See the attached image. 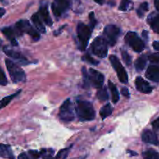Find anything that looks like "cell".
<instances>
[{
    "label": "cell",
    "instance_id": "obj_14",
    "mask_svg": "<svg viewBox=\"0 0 159 159\" xmlns=\"http://www.w3.org/2000/svg\"><path fill=\"white\" fill-rule=\"evenodd\" d=\"M3 51L7 56L11 57L12 59L18 60V62H20V63L23 64V65H26V64L28 63V61L27 60V59H26V58L21 54V53L15 51V50L8 48L7 47H5V48H4Z\"/></svg>",
    "mask_w": 159,
    "mask_h": 159
},
{
    "label": "cell",
    "instance_id": "obj_25",
    "mask_svg": "<svg viewBox=\"0 0 159 159\" xmlns=\"http://www.w3.org/2000/svg\"><path fill=\"white\" fill-rule=\"evenodd\" d=\"M143 159H159V154L154 150H148L143 154Z\"/></svg>",
    "mask_w": 159,
    "mask_h": 159
},
{
    "label": "cell",
    "instance_id": "obj_7",
    "mask_svg": "<svg viewBox=\"0 0 159 159\" xmlns=\"http://www.w3.org/2000/svg\"><path fill=\"white\" fill-rule=\"evenodd\" d=\"M59 118L63 122H71L74 119V112H73V105L70 99H67L59 110Z\"/></svg>",
    "mask_w": 159,
    "mask_h": 159
},
{
    "label": "cell",
    "instance_id": "obj_41",
    "mask_svg": "<svg viewBox=\"0 0 159 159\" xmlns=\"http://www.w3.org/2000/svg\"><path fill=\"white\" fill-rule=\"evenodd\" d=\"M153 47L155 50L157 51H159V42H154L153 43Z\"/></svg>",
    "mask_w": 159,
    "mask_h": 159
},
{
    "label": "cell",
    "instance_id": "obj_38",
    "mask_svg": "<svg viewBox=\"0 0 159 159\" xmlns=\"http://www.w3.org/2000/svg\"><path fill=\"white\" fill-rule=\"evenodd\" d=\"M42 154H43V159H56L52 156V154H45V150H43L42 151Z\"/></svg>",
    "mask_w": 159,
    "mask_h": 159
},
{
    "label": "cell",
    "instance_id": "obj_26",
    "mask_svg": "<svg viewBox=\"0 0 159 159\" xmlns=\"http://www.w3.org/2000/svg\"><path fill=\"white\" fill-rule=\"evenodd\" d=\"M97 98L98 100L104 102V101L108 100V94L107 92V89L105 88L102 87V88L98 90V91L97 92Z\"/></svg>",
    "mask_w": 159,
    "mask_h": 159
},
{
    "label": "cell",
    "instance_id": "obj_42",
    "mask_svg": "<svg viewBox=\"0 0 159 159\" xmlns=\"http://www.w3.org/2000/svg\"><path fill=\"white\" fill-rule=\"evenodd\" d=\"M154 7L156 10L159 12V0H154Z\"/></svg>",
    "mask_w": 159,
    "mask_h": 159
},
{
    "label": "cell",
    "instance_id": "obj_10",
    "mask_svg": "<svg viewBox=\"0 0 159 159\" xmlns=\"http://www.w3.org/2000/svg\"><path fill=\"white\" fill-rule=\"evenodd\" d=\"M71 7L70 0H54L52 4V10L56 16L59 17Z\"/></svg>",
    "mask_w": 159,
    "mask_h": 159
},
{
    "label": "cell",
    "instance_id": "obj_29",
    "mask_svg": "<svg viewBox=\"0 0 159 159\" xmlns=\"http://www.w3.org/2000/svg\"><path fill=\"white\" fill-rule=\"evenodd\" d=\"M82 73H83V82H84V86L85 88H88L90 85V79H89V74L87 72V70L85 67H83L82 69Z\"/></svg>",
    "mask_w": 159,
    "mask_h": 159
},
{
    "label": "cell",
    "instance_id": "obj_17",
    "mask_svg": "<svg viewBox=\"0 0 159 159\" xmlns=\"http://www.w3.org/2000/svg\"><path fill=\"white\" fill-rule=\"evenodd\" d=\"M148 23L155 33L159 34V13H152L148 16Z\"/></svg>",
    "mask_w": 159,
    "mask_h": 159
},
{
    "label": "cell",
    "instance_id": "obj_34",
    "mask_svg": "<svg viewBox=\"0 0 159 159\" xmlns=\"http://www.w3.org/2000/svg\"><path fill=\"white\" fill-rule=\"evenodd\" d=\"M148 59H149L151 62H154V63H157V62H159V52L150 55V56H148Z\"/></svg>",
    "mask_w": 159,
    "mask_h": 159
},
{
    "label": "cell",
    "instance_id": "obj_18",
    "mask_svg": "<svg viewBox=\"0 0 159 159\" xmlns=\"http://www.w3.org/2000/svg\"><path fill=\"white\" fill-rule=\"evenodd\" d=\"M1 31L7 37V39L10 40V42H11L13 46H16L18 45L16 38H15V31L12 27H4L1 30Z\"/></svg>",
    "mask_w": 159,
    "mask_h": 159
},
{
    "label": "cell",
    "instance_id": "obj_37",
    "mask_svg": "<svg viewBox=\"0 0 159 159\" xmlns=\"http://www.w3.org/2000/svg\"><path fill=\"white\" fill-rule=\"evenodd\" d=\"M152 127H153V129H155V130H158L159 129V118H157V119H155V120L153 122Z\"/></svg>",
    "mask_w": 159,
    "mask_h": 159
},
{
    "label": "cell",
    "instance_id": "obj_35",
    "mask_svg": "<svg viewBox=\"0 0 159 159\" xmlns=\"http://www.w3.org/2000/svg\"><path fill=\"white\" fill-rule=\"evenodd\" d=\"M89 20H90V24H91V28H94L95 27L96 24H97V21H96L95 18H94V13H91L89 14Z\"/></svg>",
    "mask_w": 159,
    "mask_h": 159
},
{
    "label": "cell",
    "instance_id": "obj_21",
    "mask_svg": "<svg viewBox=\"0 0 159 159\" xmlns=\"http://www.w3.org/2000/svg\"><path fill=\"white\" fill-rule=\"evenodd\" d=\"M108 88H109L110 91L111 93V98H112V102L113 103H117L119 102V91H118L117 88L115 86L114 84L111 81V80H108Z\"/></svg>",
    "mask_w": 159,
    "mask_h": 159
},
{
    "label": "cell",
    "instance_id": "obj_2",
    "mask_svg": "<svg viewBox=\"0 0 159 159\" xmlns=\"http://www.w3.org/2000/svg\"><path fill=\"white\" fill-rule=\"evenodd\" d=\"M93 29L88 25H85L83 23L78 24L76 27V34L79 40V48L81 51H84L88 45L91 32Z\"/></svg>",
    "mask_w": 159,
    "mask_h": 159
},
{
    "label": "cell",
    "instance_id": "obj_43",
    "mask_svg": "<svg viewBox=\"0 0 159 159\" xmlns=\"http://www.w3.org/2000/svg\"><path fill=\"white\" fill-rule=\"evenodd\" d=\"M105 0H94V2H95L96 3L99 4V5H103V4L105 3Z\"/></svg>",
    "mask_w": 159,
    "mask_h": 159
},
{
    "label": "cell",
    "instance_id": "obj_11",
    "mask_svg": "<svg viewBox=\"0 0 159 159\" xmlns=\"http://www.w3.org/2000/svg\"><path fill=\"white\" fill-rule=\"evenodd\" d=\"M89 79L90 83L92 84V86L95 88H102L104 84V77L103 74L100 72L94 70V69H90L89 70Z\"/></svg>",
    "mask_w": 159,
    "mask_h": 159
},
{
    "label": "cell",
    "instance_id": "obj_30",
    "mask_svg": "<svg viewBox=\"0 0 159 159\" xmlns=\"http://www.w3.org/2000/svg\"><path fill=\"white\" fill-rule=\"evenodd\" d=\"M82 59H83L84 62H88V63L91 64V65H98L99 63L98 61H97L96 59H94V58L91 57L89 54H86L82 57Z\"/></svg>",
    "mask_w": 159,
    "mask_h": 159
},
{
    "label": "cell",
    "instance_id": "obj_19",
    "mask_svg": "<svg viewBox=\"0 0 159 159\" xmlns=\"http://www.w3.org/2000/svg\"><path fill=\"white\" fill-rule=\"evenodd\" d=\"M31 20L38 31H40L41 33H45V27L43 24V23H42V19L38 16V13H34L31 16Z\"/></svg>",
    "mask_w": 159,
    "mask_h": 159
},
{
    "label": "cell",
    "instance_id": "obj_20",
    "mask_svg": "<svg viewBox=\"0 0 159 159\" xmlns=\"http://www.w3.org/2000/svg\"><path fill=\"white\" fill-rule=\"evenodd\" d=\"M0 157L4 158H13L10 146L7 144H0Z\"/></svg>",
    "mask_w": 159,
    "mask_h": 159
},
{
    "label": "cell",
    "instance_id": "obj_44",
    "mask_svg": "<svg viewBox=\"0 0 159 159\" xmlns=\"http://www.w3.org/2000/svg\"><path fill=\"white\" fill-rule=\"evenodd\" d=\"M6 13V10L2 8H0V17H2Z\"/></svg>",
    "mask_w": 159,
    "mask_h": 159
},
{
    "label": "cell",
    "instance_id": "obj_16",
    "mask_svg": "<svg viewBox=\"0 0 159 159\" xmlns=\"http://www.w3.org/2000/svg\"><path fill=\"white\" fill-rule=\"evenodd\" d=\"M142 140L145 143H151V144H154L157 145L158 144V140H157V137L156 136V134L154 133H153L152 131L148 130L146 129L143 132L141 135Z\"/></svg>",
    "mask_w": 159,
    "mask_h": 159
},
{
    "label": "cell",
    "instance_id": "obj_27",
    "mask_svg": "<svg viewBox=\"0 0 159 159\" xmlns=\"http://www.w3.org/2000/svg\"><path fill=\"white\" fill-rule=\"evenodd\" d=\"M148 10V3L147 2H143L142 4H140V6L139 7V8L137 9V13L139 17H143L144 16L145 13Z\"/></svg>",
    "mask_w": 159,
    "mask_h": 159
},
{
    "label": "cell",
    "instance_id": "obj_32",
    "mask_svg": "<svg viewBox=\"0 0 159 159\" xmlns=\"http://www.w3.org/2000/svg\"><path fill=\"white\" fill-rule=\"evenodd\" d=\"M122 58H123V61H124V62L126 65L129 66H131V63H132V59H131V56H129L126 52H122Z\"/></svg>",
    "mask_w": 159,
    "mask_h": 159
},
{
    "label": "cell",
    "instance_id": "obj_13",
    "mask_svg": "<svg viewBox=\"0 0 159 159\" xmlns=\"http://www.w3.org/2000/svg\"><path fill=\"white\" fill-rule=\"evenodd\" d=\"M136 88L140 92L144 93V94H149L152 91L153 88L151 85L149 84L148 81H146L145 80H143V78L140 77V76H138L136 79L135 81Z\"/></svg>",
    "mask_w": 159,
    "mask_h": 159
},
{
    "label": "cell",
    "instance_id": "obj_39",
    "mask_svg": "<svg viewBox=\"0 0 159 159\" xmlns=\"http://www.w3.org/2000/svg\"><path fill=\"white\" fill-rule=\"evenodd\" d=\"M121 92H122V94H123V96H125L126 98H129V92L126 88H122Z\"/></svg>",
    "mask_w": 159,
    "mask_h": 159
},
{
    "label": "cell",
    "instance_id": "obj_5",
    "mask_svg": "<svg viewBox=\"0 0 159 159\" xmlns=\"http://www.w3.org/2000/svg\"><path fill=\"white\" fill-rule=\"evenodd\" d=\"M91 52L100 58H105L108 55V44L102 37H98L91 45Z\"/></svg>",
    "mask_w": 159,
    "mask_h": 159
},
{
    "label": "cell",
    "instance_id": "obj_47",
    "mask_svg": "<svg viewBox=\"0 0 159 159\" xmlns=\"http://www.w3.org/2000/svg\"><path fill=\"white\" fill-rule=\"evenodd\" d=\"M11 159H13V158H11Z\"/></svg>",
    "mask_w": 159,
    "mask_h": 159
},
{
    "label": "cell",
    "instance_id": "obj_28",
    "mask_svg": "<svg viewBox=\"0 0 159 159\" xmlns=\"http://www.w3.org/2000/svg\"><path fill=\"white\" fill-rule=\"evenodd\" d=\"M131 6H132V1L131 0H121L119 9L121 11H126L129 9H130Z\"/></svg>",
    "mask_w": 159,
    "mask_h": 159
},
{
    "label": "cell",
    "instance_id": "obj_9",
    "mask_svg": "<svg viewBox=\"0 0 159 159\" xmlns=\"http://www.w3.org/2000/svg\"><path fill=\"white\" fill-rule=\"evenodd\" d=\"M109 60L113 68L116 70L117 76L120 82L123 84H126L128 82V75L123 66L120 62L119 59L116 56H111L109 57Z\"/></svg>",
    "mask_w": 159,
    "mask_h": 159
},
{
    "label": "cell",
    "instance_id": "obj_45",
    "mask_svg": "<svg viewBox=\"0 0 159 159\" xmlns=\"http://www.w3.org/2000/svg\"><path fill=\"white\" fill-rule=\"evenodd\" d=\"M142 36H143L144 38H146V40L148 39V32H147L146 30H143V34H142Z\"/></svg>",
    "mask_w": 159,
    "mask_h": 159
},
{
    "label": "cell",
    "instance_id": "obj_24",
    "mask_svg": "<svg viewBox=\"0 0 159 159\" xmlns=\"http://www.w3.org/2000/svg\"><path fill=\"white\" fill-rule=\"evenodd\" d=\"M20 92H21V91L20 90V91H18L17 92L14 93V94H11V95H9V96H7V97H5L4 98H2V100L0 101V109H2V108H5V107L7 106V105H8V104L10 103V102H11V101L13 100V99L16 96H17Z\"/></svg>",
    "mask_w": 159,
    "mask_h": 159
},
{
    "label": "cell",
    "instance_id": "obj_33",
    "mask_svg": "<svg viewBox=\"0 0 159 159\" xmlns=\"http://www.w3.org/2000/svg\"><path fill=\"white\" fill-rule=\"evenodd\" d=\"M7 84V78L4 73L3 70L0 66V85L1 86H6Z\"/></svg>",
    "mask_w": 159,
    "mask_h": 159
},
{
    "label": "cell",
    "instance_id": "obj_4",
    "mask_svg": "<svg viewBox=\"0 0 159 159\" xmlns=\"http://www.w3.org/2000/svg\"><path fill=\"white\" fill-rule=\"evenodd\" d=\"M16 33L18 35H21L23 33H26L30 35L34 41H38L40 38V34L26 20H21L18 21L15 26Z\"/></svg>",
    "mask_w": 159,
    "mask_h": 159
},
{
    "label": "cell",
    "instance_id": "obj_3",
    "mask_svg": "<svg viewBox=\"0 0 159 159\" xmlns=\"http://www.w3.org/2000/svg\"><path fill=\"white\" fill-rule=\"evenodd\" d=\"M6 65L8 70L12 81L13 83H20L25 80L26 75L24 70L10 59H6Z\"/></svg>",
    "mask_w": 159,
    "mask_h": 159
},
{
    "label": "cell",
    "instance_id": "obj_8",
    "mask_svg": "<svg viewBox=\"0 0 159 159\" xmlns=\"http://www.w3.org/2000/svg\"><path fill=\"white\" fill-rule=\"evenodd\" d=\"M120 34V30L116 25H107L104 29V35L107 44L110 46H114L117 42L118 37Z\"/></svg>",
    "mask_w": 159,
    "mask_h": 159
},
{
    "label": "cell",
    "instance_id": "obj_36",
    "mask_svg": "<svg viewBox=\"0 0 159 159\" xmlns=\"http://www.w3.org/2000/svg\"><path fill=\"white\" fill-rule=\"evenodd\" d=\"M29 154L33 157V159H38L40 157V153L37 151H29Z\"/></svg>",
    "mask_w": 159,
    "mask_h": 159
},
{
    "label": "cell",
    "instance_id": "obj_40",
    "mask_svg": "<svg viewBox=\"0 0 159 159\" xmlns=\"http://www.w3.org/2000/svg\"><path fill=\"white\" fill-rule=\"evenodd\" d=\"M18 159H29V157H27V155L25 153H21L19 155V157H18Z\"/></svg>",
    "mask_w": 159,
    "mask_h": 159
},
{
    "label": "cell",
    "instance_id": "obj_23",
    "mask_svg": "<svg viewBox=\"0 0 159 159\" xmlns=\"http://www.w3.org/2000/svg\"><path fill=\"white\" fill-rule=\"evenodd\" d=\"M146 63H147L146 56H140V57H139L135 62L136 70H137V72L142 71V70L144 69L145 66H146Z\"/></svg>",
    "mask_w": 159,
    "mask_h": 159
},
{
    "label": "cell",
    "instance_id": "obj_12",
    "mask_svg": "<svg viewBox=\"0 0 159 159\" xmlns=\"http://www.w3.org/2000/svg\"><path fill=\"white\" fill-rule=\"evenodd\" d=\"M38 16L40 18L45 22V24L48 26L52 25V20L50 17L49 13L48 10V5L46 2H42L40 6L39 10H38Z\"/></svg>",
    "mask_w": 159,
    "mask_h": 159
},
{
    "label": "cell",
    "instance_id": "obj_1",
    "mask_svg": "<svg viewBox=\"0 0 159 159\" xmlns=\"http://www.w3.org/2000/svg\"><path fill=\"white\" fill-rule=\"evenodd\" d=\"M76 113L81 121H91L95 117V111L92 104L87 101H77Z\"/></svg>",
    "mask_w": 159,
    "mask_h": 159
},
{
    "label": "cell",
    "instance_id": "obj_22",
    "mask_svg": "<svg viewBox=\"0 0 159 159\" xmlns=\"http://www.w3.org/2000/svg\"><path fill=\"white\" fill-rule=\"evenodd\" d=\"M100 116L102 119H105L108 116H109L110 115H111L112 113V107H111V104H106L105 105H104L100 110Z\"/></svg>",
    "mask_w": 159,
    "mask_h": 159
},
{
    "label": "cell",
    "instance_id": "obj_15",
    "mask_svg": "<svg viewBox=\"0 0 159 159\" xmlns=\"http://www.w3.org/2000/svg\"><path fill=\"white\" fill-rule=\"evenodd\" d=\"M146 77L152 81L159 82V66L151 65L146 71Z\"/></svg>",
    "mask_w": 159,
    "mask_h": 159
},
{
    "label": "cell",
    "instance_id": "obj_46",
    "mask_svg": "<svg viewBox=\"0 0 159 159\" xmlns=\"http://www.w3.org/2000/svg\"><path fill=\"white\" fill-rule=\"evenodd\" d=\"M128 153L131 154H132V155H137V153L134 152V151H128Z\"/></svg>",
    "mask_w": 159,
    "mask_h": 159
},
{
    "label": "cell",
    "instance_id": "obj_31",
    "mask_svg": "<svg viewBox=\"0 0 159 159\" xmlns=\"http://www.w3.org/2000/svg\"><path fill=\"white\" fill-rule=\"evenodd\" d=\"M70 149V148H65V149L61 150V151L58 153L56 159H66V157L67 155H68Z\"/></svg>",
    "mask_w": 159,
    "mask_h": 159
},
{
    "label": "cell",
    "instance_id": "obj_6",
    "mask_svg": "<svg viewBox=\"0 0 159 159\" xmlns=\"http://www.w3.org/2000/svg\"><path fill=\"white\" fill-rule=\"evenodd\" d=\"M125 41L136 52H141L144 49V43L135 32H128L125 36Z\"/></svg>",
    "mask_w": 159,
    "mask_h": 159
}]
</instances>
